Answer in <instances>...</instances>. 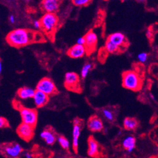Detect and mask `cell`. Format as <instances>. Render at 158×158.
Segmentation results:
<instances>
[{
    "label": "cell",
    "instance_id": "7a4b0ae2",
    "mask_svg": "<svg viewBox=\"0 0 158 158\" xmlns=\"http://www.w3.org/2000/svg\"><path fill=\"white\" fill-rule=\"evenodd\" d=\"M122 85L126 89L137 91L143 87V80L137 72L127 71L122 74Z\"/></svg>",
    "mask_w": 158,
    "mask_h": 158
},
{
    "label": "cell",
    "instance_id": "e575fe53",
    "mask_svg": "<svg viewBox=\"0 0 158 158\" xmlns=\"http://www.w3.org/2000/svg\"><path fill=\"white\" fill-rule=\"evenodd\" d=\"M139 1H140V2H146V0H139Z\"/></svg>",
    "mask_w": 158,
    "mask_h": 158
},
{
    "label": "cell",
    "instance_id": "5bb4252c",
    "mask_svg": "<svg viewBox=\"0 0 158 158\" xmlns=\"http://www.w3.org/2000/svg\"><path fill=\"white\" fill-rule=\"evenodd\" d=\"M49 95H47L45 93L37 90H35V93L33 97V100L35 106L37 108H41L45 106L49 100Z\"/></svg>",
    "mask_w": 158,
    "mask_h": 158
},
{
    "label": "cell",
    "instance_id": "30bf717a",
    "mask_svg": "<svg viewBox=\"0 0 158 158\" xmlns=\"http://www.w3.org/2000/svg\"><path fill=\"white\" fill-rule=\"evenodd\" d=\"M86 43L85 47L87 50V53L90 54L95 49V47L98 41V37L95 32L93 31H89L85 36Z\"/></svg>",
    "mask_w": 158,
    "mask_h": 158
},
{
    "label": "cell",
    "instance_id": "83f0119b",
    "mask_svg": "<svg viewBox=\"0 0 158 158\" xmlns=\"http://www.w3.org/2000/svg\"><path fill=\"white\" fill-rule=\"evenodd\" d=\"M85 43H86V40H85V37H79V38L77 39V41H76V44L81 45H85Z\"/></svg>",
    "mask_w": 158,
    "mask_h": 158
},
{
    "label": "cell",
    "instance_id": "8992f818",
    "mask_svg": "<svg viewBox=\"0 0 158 158\" xmlns=\"http://www.w3.org/2000/svg\"><path fill=\"white\" fill-rule=\"evenodd\" d=\"M36 89L45 93L49 96L53 95L57 93V89L54 83L49 77L42 78L38 83Z\"/></svg>",
    "mask_w": 158,
    "mask_h": 158
},
{
    "label": "cell",
    "instance_id": "f546056e",
    "mask_svg": "<svg viewBox=\"0 0 158 158\" xmlns=\"http://www.w3.org/2000/svg\"><path fill=\"white\" fill-rule=\"evenodd\" d=\"M9 21L11 23H14L15 22V17L13 15H11L9 17Z\"/></svg>",
    "mask_w": 158,
    "mask_h": 158
},
{
    "label": "cell",
    "instance_id": "ffe728a7",
    "mask_svg": "<svg viewBox=\"0 0 158 158\" xmlns=\"http://www.w3.org/2000/svg\"><path fill=\"white\" fill-rule=\"evenodd\" d=\"M139 125L137 120L133 117H127L123 120V126L125 129L129 131L135 130Z\"/></svg>",
    "mask_w": 158,
    "mask_h": 158
},
{
    "label": "cell",
    "instance_id": "ac0fdd59",
    "mask_svg": "<svg viewBox=\"0 0 158 158\" xmlns=\"http://www.w3.org/2000/svg\"><path fill=\"white\" fill-rule=\"evenodd\" d=\"M35 93V90L29 87H23L20 88L17 91V94L21 99L27 100L33 98Z\"/></svg>",
    "mask_w": 158,
    "mask_h": 158
},
{
    "label": "cell",
    "instance_id": "d590c367",
    "mask_svg": "<svg viewBox=\"0 0 158 158\" xmlns=\"http://www.w3.org/2000/svg\"><path fill=\"white\" fill-rule=\"evenodd\" d=\"M25 1H26V2H29L30 0H25Z\"/></svg>",
    "mask_w": 158,
    "mask_h": 158
},
{
    "label": "cell",
    "instance_id": "4fadbf2b",
    "mask_svg": "<svg viewBox=\"0 0 158 158\" xmlns=\"http://www.w3.org/2000/svg\"><path fill=\"white\" fill-rule=\"evenodd\" d=\"M88 128L91 132H100L103 129V123L102 120L97 116L91 117L87 123Z\"/></svg>",
    "mask_w": 158,
    "mask_h": 158
},
{
    "label": "cell",
    "instance_id": "d4e9b609",
    "mask_svg": "<svg viewBox=\"0 0 158 158\" xmlns=\"http://www.w3.org/2000/svg\"><path fill=\"white\" fill-rule=\"evenodd\" d=\"M74 5L77 6H83L88 5L91 0H72Z\"/></svg>",
    "mask_w": 158,
    "mask_h": 158
},
{
    "label": "cell",
    "instance_id": "8d00e7d4",
    "mask_svg": "<svg viewBox=\"0 0 158 158\" xmlns=\"http://www.w3.org/2000/svg\"><path fill=\"white\" fill-rule=\"evenodd\" d=\"M122 1H128V0H122Z\"/></svg>",
    "mask_w": 158,
    "mask_h": 158
},
{
    "label": "cell",
    "instance_id": "4316f807",
    "mask_svg": "<svg viewBox=\"0 0 158 158\" xmlns=\"http://www.w3.org/2000/svg\"><path fill=\"white\" fill-rule=\"evenodd\" d=\"M8 126H9V123H8V122L6 120V119L2 117H0V127L2 129V128L7 127Z\"/></svg>",
    "mask_w": 158,
    "mask_h": 158
},
{
    "label": "cell",
    "instance_id": "484cf974",
    "mask_svg": "<svg viewBox=\"0 0 158 158\" xmlns=\"http://www.w3.org/2000/svg\"><path fill=\"white\" fill-rule=\"evenodd\" d=\"M137 59L140 62L144 63L148 60V54L146 52H140L138 54Z\"/></svg>",
    "mask_w": 158,
    "mask_h": 158
},
{
    "label": "cell",
    "instance_id": "e0dca14e",
    "mask_svg": "<svg viewBox=\"0 0 158 158\" xmlns=\"http://www.w3.org/2000/svg\"><path fill=\"white\" fill-rule=\"evenodd\" d=\"M40 137L45 140L47 144L52 145L56 140V136L53 131L50 129H45L40 133Z\"/></svg>",
    "mask_w": 158,
    "mask_h": 158
},
{
    "label": "cell",
    "instance_id": "836d02e7",
    "mask_svg": "<svg viewBox=\"0 0 158 158\" xmlns=\"http://www.w3.org/2000/svg\"><path fill=\"white\" fill-rule=\"evenodd\" d=\"M151 98H152V100H155V98L154 97V96L152 95V94H151Z\"/></svg>",
    "mask_w": 158,
    "mask_h": 158
},
{
    "label": "cell",
    "instance_id": "7c38bea8",
    "mask_svg": "<svg viewBox=\"0 0 158 158\" xmlns=\"http://www.w3.org/2000/svg\"><path fill=\"white\" fill-rule=\"evenodd\" d=\"M60 5L59 0H42L40 6L45 13H55L59 8Z\"/></svg>",
    "mask_w": 158,
    "mask_h": 158
},
{
    "label": "cell",
    "instance_id": "1f68e13d",
    "mask_svg": "<svg viewBox=\"0 0 158 158\" xmlns=\"http://www.w3.org/2000/svg\"><path fill=\"white\" fill-rule=\"evenodd\" d=\"M25 157L27 158H31L33 156H32V155H31V154H30L29 152H26L25 154Z\"/></svg>",
    "mask_w": 158,
    "mask_h": 158
},
{
    "label": "cell",
    "instance_id": "52a82bcc",
    "mask_svg": "<svg viewBox=\"0 0 158 158\" xmlns=\"http://www.w3.org/2000/svg\"><path fill=\"white\" fill-rule=\"evenodd\" d=\"M19 136L25 141H30L34 135V127L31 125L22 122L17 129Z\"/></svg>",
    "mask_w": 158,
    "mask_h": 158
},
{
    "label": "cell",
    "instance_id": "9c48e42d",
    "mask_svg": "<svg viewBox=\"0 0 158 158\" xmlns=\"http://www.w3.org/2000/svg\"><path fill=\"white\" fill-rule=\"evenodd\" d=\"M107 40L119 46L122 50H124L129 45L128 41L125 36L120 32H115L110 34L108 37Z\"/></svg>",
    "mask_w": 158,
    "mask_h": 158
},
{
    "label": "cell",
    "instance_id": "ba28073f",
    "mask_svg": "<svg viewBox=\"0 0 158 158\" xmlns=\"http://www.w3.org/2000/svg\"><path fill=\"white\" fill-rule=\"evenodd\" d=\"M2 149L4 154L10 157H17L22 152V148L17 143L5 144Z\"/></svg>",
    "mask_w": 158,
    "mask_h": 158
},
{
    "label": "cell",
    "instance_id": "6da1fadb",
    "mask_svg": "<svg viewBox=\"0 0 158 158\" xmlns=\"http://www.w3.org/2000/svg\"><path fill=\"white\" fill-rule=\"evenodd\" d=\"M34 39L35 35L32 31L24 28H17L8 34L6 40L12 47H21L30 44Z\"/></svg>",
    "mask_w": 158,
    "mask_h": 158
},
{
    "label": "cell",
    "instance_id": "9a60e30c",
    "mask_svg": "<svg viewBox=\"0 0 158 158\" xmlns=\"http://www.w3.org/2000/svg\"><path fill=\"white\" fill-rule=\"evenodd\" d=\"M81 124L74 123L73 129V148L75 152H77L79 144V137L81 134Z\"/></svg>",
    "mask_w": 158,
    "mask_h": 158
},
{
    "label": "cell",
    "instance_id": "277c9868",
    "mask_svg": "<svg viewBox=\"0 0 158 158\" xmlns=\"http://www.w3.org/2000/svg\"><path fill=\"white\" fill-rule=\"evenodd\" d=\"M19 111L22 122L35 127L37 125L38 119V113L37 110L32 108L22 106L19 109Z\"/></svg>",
    "mask_w": 158,
    "mask_h": 158
},
{
    "label": "cell",
    "instance_id": "44dd1931",
    "mask_svg": "<svg viewBox=\"0 0 158 158\" xmlns=\"http://www.w3.org/2000/svg\"><path fill=\"white\" fill-rule=\"evenodd\" d=\"M105 50L108 53L115 54L120 52L122 49L119 46L107 40L105 44Z\"/></svg>",
    "mask_w": 158,
    "mask_h": 158
},
{
    "label": "cell",
    "instance_id": "3957f363",
    "mask_svg": "<svg viewBox=\"0 0 158 158\" xmlns=\"http://www.w3.org/2000/svg\"><path fill=\"white\" fill-rule=\"evenodd\" d=\"M42 29L47 34H51L56 29L58 18L55 13H45L40 19Z\"/></svg>",
    "mask_w": 158,
    "mask_h": 158
},
{
    "label": "cell",
    "instance_id": "5b68a950",
    "mask_svg": "<svg viewBox=\"0 0 158 158\" xmlns=\"http://www.w3.org/2000/svg\"><path fill=\"white\" fill-rule=\"evenodd\" d=\"M65 87L70 91L80 92L81 89L80 77L78 74L74 72L67 73L64 79Z\"/></svg>",
    "mask_w": 158,
    "mask_h": 158
},
{
    "label": "cell",
    "instance_id": "8fae6325",
    "mask_svg": "<svg viewBox=\"0 0 158 158\" xmlns=\"http://www.w3.org/2000/svg\"><path fill=\"white\" fill-rule=\"evenodd\" d=\"M87 53V50L85 45L76 44L71 47L68 51L67 54L71 58L79 59L83 57Z\"/></svg>",
    "mask_w": 158,
    "mask_h": 158
},
{
    "label": "cell",
    "instance_id": "7402d4cb",
    "mask_svg": "<svg viewBox=\"0 0 158 158\" xmlns=\"http://www.w3.org/2000/svg\"><path fill=\"white\" fill-rule=\"evenodd\" d=\"M58 143L60 144V146L64 149H68L69 148V142L64 136H59L57 138Z\"/></svg>",
    "mask_w": 158,
    "mask_h": 158
},
{
    "label": "cell",
    "instance_id": "d6986e66",
    "mask_svg": "<svg viewBox=\"0 0 158 158\" xmlns=\"http://www.w3.org/2000/svg\"><path fill=\"white\" fill-rule=\"evenodd\" d=\"M136 139L134 137L130 135L125 137L123 140V147L127 150L129 152H132L135 147Z\"/></svg>",
    "mask_w": 158,
    "mask_h": 158
},
{
    "label": "cell",
    "instance_id": "4dcf8cb0",
    "mask_svg": "<svg viewBox=\"0 0 158 158\" xmlns=\"http://www.w3.org/2000/svg\"><path fill=\"white\" fill-rule=\"evenodd\" d=\"M147 36L149 37V38H151L152 37V32H151V29H149L148 31H147Z\"/></svg>",
    "mask_w": 158,
    "mask_h": 158
},
{
    "label": "cell",
    "instance_id": "2e32d148",
    "mask_svg": "<svg viewBox=\"0 0 158 158\" xmlns=\"http://www.w3.org/2000/svg\"><path fill=\"white\" fill-rule=\"evenodd\" d=\"M88 154L90 157H97L99 154V146L97 142L92 137L88 139Z\"/></svg>",
    "mask_w": 158,
    "mask_h": 158
},
{
    "label": "cell",
    "instance_id": "d6a6232c",
    "mask_svg": "<svg viewBox=\"0 0 158 158\" xmlns=\"http://www.w3.org/2000/svg\"><path fill=\"white\" fill-rule=\"evenodd\" d=\"M2 71V62H0V72Z\"/></svg>",
    "mask_w": 158,
    "mask_h": 158
},
{
    "label": "cell",
    "instance_id": "cb8c5ba5",
    "mask_svg": "<svg viewBox=\"0 0 158 158\" xmlns=\"http://www.w3.org/2000/svg\"><path fill=\"white\" fill-rule=\"evenodd\" d=\"M103 115L105 118L109 121H113L114 120V113L110 110L108 109H103L102 111Z\"/></svg>",
    "mask_w": 158,
    "mask_h": 158
},
{
    "label": "cell",
    "instance_id": "603a6c76",
    "mask_svg": "<svg viewBox=\"0 0 158 158\" xmlns=\"http://www.w3.org/2000/svg\"><path fill=\"white\" fill-rule=\"evenodd\" d=\"M92 67H93V65L92 64H91V63H86V64L83 66L81 71V76L82 78L85 79V77H86V76L89 73V71L91 69Z\"/></svg>",
    "mask_w": 158,
    "mask_h": 158
},
{
    "label": "cell",
    "instance_id": "f1b7e54d",
    "mask_svg": "<svg viewBox=\"0 0 158 158\" xmlns=\"http://www.w3.org/2000/svg\"><path fill=\"white\" fill-rule=\"evenodd\" d=\"M34 27L36 28V29H40V28H42V24H41V22H40V20L39 21V20H35L34 22Z\"/></svg>",
    "mask_w": 158,
    "mask_h": 158
}]
</instances>
